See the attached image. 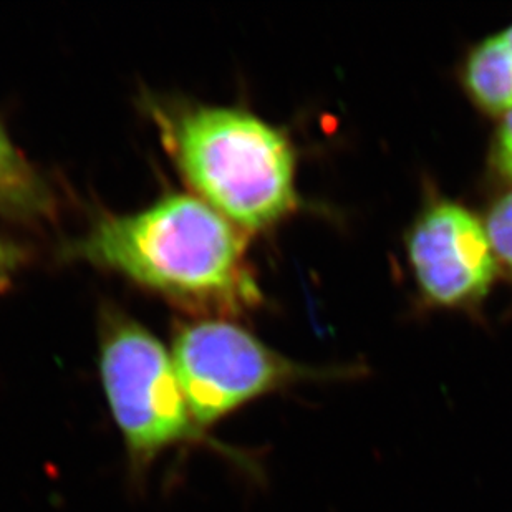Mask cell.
Returning <instances> with one entry per match:
<instances>
[{
    "label": "cell",
    "instance_id": "obj_10",
    "mask_svg": "<svg viewBox=\"0 0 512 512\" xmlns=\"http://www.w3.org/2000/svg\"><path fill=\"white\" fill-rule=\"evenodd\" d=\"M24 261V249L0 237V289L10 284L12 276L19 271Z\"/></svg>",
    "mask_w": 512,
    "mask_h": 512
},
{
    "label": "cell",
    "instance_id": "obj_2",
    "mask_svg": "<svg viewBox=\"0 0 512 512\" xmlns=\"http://www.w3.org/2000/svg\"><path fill=\"white\" fill-rule=\"evenodd\" d=\"M191 188L246 231L271 228L299 206L289 138L236 108L188 107L156 113Z\"/></svg>",
    "mask_w": 512,
    "mask_h": 512
},
{
    "label": "cell",
    "instance_id": "obj_6",
    "mask_svg": "<svg viewBox=\"0 0 512 512\" xmlns=\"http://www.w3.org/2000/svg\"><path fill=\"white\" fill-rule=\"evenodd\" d=\"M459 80L474 107L491 116L512 108V24L473 45Z\"/></svg>",
    "mask_w": 512,
    "mask_h": 512
},
{
    "label": "cell",
    "instance_id": "obj_4",
    "mask_svg": "<svg viewBox=\"0 0 512 512\" xmlns=\"http://www.w3.org/2000/svg\"><path fill=\"white\" fill-rule=\"evenodd\" d=\"M102 324L103 385L133 455L145 459L186 440L193 421L163 343L120 310H107Z\"/></svg>",
    "mask_w": 512,
    "mask_h": 512
},
{
    "label": "cell",
    "instance_id": "obj_7",
    "mask_svg": "<svg viewBox=\"0 0 512 512\" xmlns=\"http://www.w3.org/2000/svg\"><path fill=\"white\" fill-rule=\"evenodd\" d=\"M52 206L47 184L27 163L0 125V214L12 218L49 213Z\"/></svg>",
    "mask_w": 512,
    "mask_h": 512
},
{
    "label": "cell",
    "instance_id": "obj_9",
    "mask_svg": "<svg viewBox=\"0 0 512 512\" xmlns=\"http://www.w3.org/2000/svg\"><path fill=\"white\" fill-rule=\"evenodd\" d=\"M488 166L494 178L512 186V108L501 116L491 138Z\"/></svg>",
    "mask_w": 512,
    "mask_h": 512
},
{
    "label": "cell",
    "instance_id": "obj_5",
    "mask_svg": "<svg viewBox=\"0 0 512 512\" xmlns=\"http://www.w3.org/2000/svg\"><path fill=\"white\" fill-rule=\"evenodd\" d=\"M405 244L418 292L435 309L476 310L498 281L483 219L453 199L428 201Z\"/></svg>",
    "mask_w": 512,
    "mask_h": 512
},
{
    "label": "cell",
    "instance_id": "obj_8",
    "mask_svg": "<svg viewBox=\"0 0 512 512\" xmlns=\"http://www.w3.org/2000/svg\"><path fill=\"white\" fill-rule=\"evenodd\" d=\"M484 226L499 267L512 279V186L493 201Z\"/></svg>",
    "mask_w": 512,
    "mask_h": 512
},
{
    "label": "cell",
    "instance_id": "obj_3",
    "mask_svg": "<svg viewBox=\"0 0 512 512\" xmlns=\"http://www.w3.org/2000/svg\"><path fill=\"white\" fill-rule=\"evenodd\" d=\"M173 363L189 415L203 426L295 383L347 382L367 372L358 365H300L226 320L184 324L174 337Z\"/></svg>",
    "mask_w": 512,
    "mask_h": 512
},
{
    "label": "cell",
    "instance_id": "obj_1",
    "mask_svg": "<svg viewBox=\"0 0 512 512\" xmlns=\"http://www.w3.org/2000/svg\"><path fill=\"white\" fill-rule=\"evenodd\" d=\"M72 252L194 312L234 315L261 300L242 232L188 194H170L140 213L103 219Z\"/></svg>",
    "mask_w": 512,
    "mask_h": 512
}]
</instances>
